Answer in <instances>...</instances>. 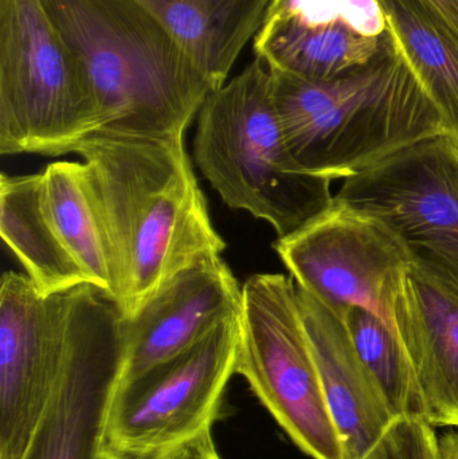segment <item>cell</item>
Returning a JSON list of instances; mask_svg holds the SVG:
<instances>
[{
	"label": "cell",
	"mask_w": 458,
	"mask_h": 459,
	"mask_svg": "<svg viewBox=\"0 0 458 459\" xmlns=\"http://www.w3.org/2000/svg\"><path fill=\"white\" fill-rule=\"evenodd\" d=\"M112 254V299L132 318L183 270L218 258L212 223L185 136L96 131L75 147Z\"/></svg>",
	"instance_id": "obj_1"
},
{
	"label": "cell",
	"mask_w": 458,
	"mask_h": 459,
	"mask_svg": "<svg viewBox=\"0 0 458 459\" xmlns=\"http://www.w3.org/2000/svg\"><path fill=\"white\" fill-rule=\"evenodd\" d=\"M269 70L288 150L308 174L349 179L446 134L440 112L392 31L370 64L336 80L308 81Z\"/></svg>",
	"instance_id": "obj_2"
},
{
	"label": "cell",
	"mask_w": 458,
	"mask_h": 459,
	"mask_svg": "<svg viewBox=\"0 0 458 459\" xmlns=\"http://www.w3.org/2000/svg\"><path fill=\"white\" fill-rule=\"evenodd\" d=\"M82 62L99 131L185 136L217 86L139 0H42Z\"/></svg>",
	"instance_id": "obj_3"
},
{
	"label": "cell",
	"mask_w": 458,
	"mask_h": 459,
	"mask_svg": "<svg viewBox=\"0 0 458 459\" xmlns=\"http://www.w3.org/2000/svg\"><path fill=\"white\" fill-rule=\"evenodd\" d=\"M196 120V166L230 209L284 238L333 206V180L303 171L288 150L261 59L212 91Z\"/></svg>",
	"instance_id": "obj_4"
},
{
	"label": "cell",
	"mask_w": 458,
	"mask_h": 459,
	"mask_svg": "<svg viewBox=\"0 0 458 459\" xmlns=\"http://www.w3.org/2000/svg\"><path fill=\"white\" fill-rule=\"evenodd\" d=\"M99 128L85 67L42 0H0V153H72Z\"/></svg>",
	"instance_id": "obj_5"
},
{
	"label": "cell",
	"mask_w": 458,
	"mask_h": 459,
	"mask_svg": "<svg viewBox=\"0 0 458 459\" xmlns=\"http://www.w3.org/2000/svg\"><path fill=\"white\" fill-rule=\"evenodd\" d=\"M237 374L303 452L343 459L293 278L264 273L242 285Z\"/></svg>",
	"instance_id": "obj_6"
},
{
	"label": "cell",
	"mask_w": 458,
	"mask_h": 459,
	"mask_svg": "<svg viewBox=\"0 0 458 459\" xmlns=\"http://www.w3.org/2000/svg\"><path fill=\"white\" fill-rule=\"evenodd\" d=\"M239 316L143 374L118 380L105 423L102 455L161 459L210 431L237 374Z\"/></svg>",
	"instance_id": "obj_7"
},
{
	"label": "cell",
	"mask_w": 458,
	"mask_h": 459,
	"mask_svg": "<svg viewBox=\"0 0 458 459\" xmlns=\"http://www.w3.org/2000/svg\"><path fill=\"white\" fill-rule=\"evenodd\" d=\"M389 226L416 264L458 288V143L433 137L349 178L335 196Z\"/></svg>",
	"instance_id": "obj_8"
},
{
	"label": "cell",
	"mask_w": 458,
	"mask_h": 459,
	"mask_svg": "<svg viewBox=\"0 0 458 459\" xmlns=\"http://www.w3.org/2000/svg\"><path fill=\"white\" fill-rule=\"evenodd\" d=\"M124 315L96 286L70 290L61 377L21 459H99L124 361Z\"/></svg>",
	"instance_id": "obj_9"
},
{
	"label": "cell",
	"mask_w": 458,
	"mask_h": 459,
	"mask_svg": "<svg viewBox=\"0 0 458 459\" xmlns=\"http://www.w3.org/2000/svg\"><path fill=\"white\" fill-rule=\"evenodd\" d=\"M274 250L296 281L335 312L360 307L392 328L395 297L413 264L410 251L389 226L341 202Z\"/></svg>",
	"instance_id": "obj_10"
},
{
	"label": "cell",
	"mask_w": 458,
	"mask_h": 459,
	"mask_svg": "<svg viewBox=\"0 0 458 459\" xmlns=\"http://www.w3.org/2000/svg\"><path fill=\"white\" fill-rule=\"evenodd\" d=\"M70 290L43 296L26 274L0 281V459H21L61 377Z\"/></svg>",
	"instance_id": "obj_11"
},
{
	"label": "cell",
	"mask_w": 458,
	"mask_h": 459,
	"mask_svg": "<svg viewBox=\"0 0 458 459\" xmlns=\"http://www.w3.org/2000/svg\"><path fill=\"white\" fill-rule=\"evenodd\" d=\"M242 307V286L220 256L175 275L134 317L124 320L120 380L185 352Z\"/></svg>",
	"instance_id": "obj_12"
},
{
	"label": "cell",
	"mask_w": 458,
	"mask_h": 459,
	"mask_svg": "<svg viewBox=\"0 0 458 459\" xmlns=\"http://www.w3.org/2000/svg\"><path fill=\"white\" fill-rule=\"evenodd\" d=\"M393 323L413 367L424 420L458 429V288L413 264L395 297Z\"/></svg>",
	"instance_id": "obj_13"
},
{
	"label": "cell",
	"mask_w": 458,
	"mask_h": 459,
	"mask_svg": "<svg viewBox=\"0 0 458 459\" xmlns=\"http://www.w3.org/2000/svg\"><path fill=\"white\" fill-rule=\"evenodd\" d=\"M298 302L343 459H360L394 422L341 316L298 286Z\"/></svg>",
	"instance_id": "obj_14"
},
{
	"label": "cell",
	"mask_w": 458,
	"mask_h": 459,
	"mask_svg": "<svg viewBox=\"0 0 458 459\" xmlns=\"http://www.w3.org/2000/svg\"><path fill=\"white\" fill-rule=\"evenodd\" d=\"M217 88L263 26L272 0H139Z\"/></svg>",
	"instance_id": "obj_15"
},
{
	"label": "cell",
	"mask_w": 458,
	"mask_h": 459,
	"mask_svg": "<svg viewBox=\"0 0 458 459\" xmlns=\"http://www.w3.org/2000/svg\"><path fill=\"white\" fill-rule=\"evenodd\" d=\"M0 232L3 242L43 296L88 283L59 242L42 202V174L0 178Z\"/></svg>",
	"instance_id": "obj_16"
},
{
	"label": "cell",
	"mask_w": 458,
	"mask_h": 459,
	"mask_svg": "<svg viewBox=\"0 0 458 459\" xmlns=\"http://www.w3.org/2000/svg\"><path fill=\"white\" fill-rule=\"evenodd\" d=\"M389 31L381 38H366L343 23L308 27L263 22L253 50L269 69L303 80L333 81L370 64L381 53Z\"/></svg>",
	"instance_id": "obj_17"
},
{
	"label": "cell",
	"mask_w": 458,
	"mask_h": 459,
	"mask_svg": "<svg viewBox=\"0 0 458 459\" xmlns=\"http://www.w3.org/2000/svg\"><path fill=\"white\" fill-rule=\"evenodd\" d=\"M42 174V202L48 221L89 285L112 297V254L83 163L56 161Z\"/></svg>",
	"instance_id": "obj_18"
},
{
	"label": "cell",
	"mask_w": 458,
	"mask_h": 459,
	"mask_svg": "<svg viewBox=\"0 0 458 459\" xmlns=\"http://www.w3.org/2000/svg\"><path fill=\"white\" fill-rule=\"evenodd\" d=\"M390 31L458 143V43L417 0H381Z\"/></svg>",
	"instance_id": "obj_19"
},
{
	"label": "cell",
	"mask_w": 458,
	"mask_h": 459,
	"mask_svg": "<svg viewBox=\"0 0 458 459\" xmlns=\"http://www.w3.org/2000/svg\"><path fill=\"white\" fill-rule=\"evenodd\" d=\"M338 315L395 418H424L419 383L397 331L365 307H347Z\"/></svg>",
	"instance_id": "obj_20"
},
{
	"label": "cell",
	"mask_w": 458,
	"mask_h": 459,
	"mask_svg": "<svg viewBox=\"0 0 458 459\" xmlns=\"http://www.w3.org/2000/svg\"><path fill=\"white\" fill-rule=\"evenodd\" d=\"M264 22L308 27L343 23L366 38H381L389 31L381 0H272Z\"/></svg>",
	"instance_id": "obj_21"
},
{
	"label": "cell",
	"mask_w": 458,
	"mask_h": 459,
	"mask_svg": "<svg viewBox=\"0 0 458 459\" xmlns=\"http://www.w3.org/2000/svg\"><path fill=\"white\" fill-rule=\"evenodd\" d=\"M360 459H441L440 437L424 418L400 417Z\"/></svg>",
	"instance_id": "obj_22"
},
{
	"label": "cell",
	"mask_w": 458,
	"mask_h": 459,
	"mask_svg": "<svg viewBox=\"0 0 458 459\" xmlns=\"http://www.w3.org/2000/svg\"><path fill=\"white\" fill-rule=\"evenodd\" d=\"M444 32L458 43V0H417Z\"/></svg>",
	"instance_id": "obj_23"
},
{
	"label": "cell",
	"mask_w": 458,
	"mask_h": 459,
	"mask_svg": "<svg viewBox=\"0 0 458 459\" xmlns=\"http://www.w3.org/2000/svg\"><path fill=\"white\" fill-rule=\"evenodd\" d=\"M161 459H220L215 452L210 431L201 434L196 438L191 439L183 446L177 447L174 452Z\"/></svg>",
	"instance_id": "obj_24"
},
{
	"label": "cell",
	"mask_w": 458,
	"mask_h": 459,
	"mask_svg": "<svg viewBox=\"0 0 458 459\" xmlns=\"http://www.w3.org/2000/svg\"><path fill=\"white\" fill-rule=\"evenodd\" d=\"M441 459H458V429L440 437Z\"/></svg>",
	"instance_id": "obj_25"
},
{
	"label": "cell",
	"mask_w": 458,
	"mask_h": 459,
	"mask_svg": "<svg viewBox=\"0 0 458 459\" xmlns=\"http://www.w3.org/2000/svg\"><path fill=\"white\" fill-rule=\"evenodd\" d=\"M99 459H112V458H109V457H107V455H101V457H99Z\"/></svg>",
	"instance_id": "obj_26"
}]
</instances>
